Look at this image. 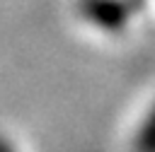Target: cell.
<instances>
[{
  "label": "cell",
  "mask_w": 155,
  "mask_h": 152,
  "mask_svg": "<svg viewBox=\"0 0 155 152\" xmlns=\"http://www.w3.org/2000/svg\"><path fill=\"white\" fill-rule=\"evenodd\" d=\"M82 14L102 29H121L128 19V10L124 0H82Z\"/></svg>",
  "instance_id": "1"
},
{
  "label": "cell",
  "mask_w": 155,
  "mask_h": 152,
  "mask_svg": "<svg viewBox=\"0 0 155 152\" xmlns=\"http://www.w3.org/2000/svg\"><path fill=\"white\" fill-rule=\"evenodd\" d=\"M136 145H138V152H155V106L150 109L145 123L140 125Z\"/></svg>",
  "instance_id": "2"
},
{
  "label": "cell",
  "mask_w": 155,
  "mask_h": 152,
  "mask_svg": "<svg viewBox=\"0 0 155 152\" xmlns=\"http://www.w3.org/2000/svg\"><path fill=\"white\" fill-rule=\"evenodd\" d=\"M0 152H15V150H12V147H10L5 140H0Z\"/></svg>",
  "instance_id": "3"
}]
</instances>
